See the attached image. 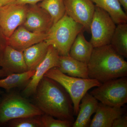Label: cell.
<instances>
[{
	"label": "cell",
	"mask_w": 127,
	"mask_h": 127,
	"mask_svg": "<svg viewBox=\"0 0 127 127\" xmlns=\"http://www.w3.org/2000/svg\"><path fill=\"white\" fill-rule=\"evenodd\" d=\"M33 96L34 104L44 114L74 123L75 114L70 97L56 81L43 77Z\"/></svg>",
	"instance_id": "6da1fadb"
},
{
	"label": "cell",
	"mask_w": 127,
	"mask_h": 127,
	"mask_svg": "<svg viewBox=\"0 0 127 127\" xmlns=\"http://www.w3.org/2000/svg\"><path fill=\"white\" fill-rule=\"evenodd\" d=\"M87 66L89 78L101 83L127 76V62L110 44L94 47Z\"/></svg>",
	"instance_id": "7a4b0ae2"
},
{
	"label": "cell",
	"mask_w": 127,
	"mask_h": 127,
	"mask_svg": "<svg viewBox=\"0 0 127 127\" xmlns=\"http://www.w3.org/2000/svg\"><path fill=\"white\" fill-rule=\"evenodd\" d=\"M84 31L83 27L65 14L53 25L47 33L45 41L56 48L61 56L69 55L71 46L79 32Z\"/></svg>",
	"instance_id": "3957f363"
},
{
	"label": "cell",
	"mask_w": 127,
	"mask_h": 127,
	"mask_svg": "<svg viewBox=\"0 0 127 127\" xmlns=\"http://www.w3.org/2000/svg\"><path fill=\"white\" fill-rule=\"evenodd\" d=\"M43 114L34 103L18 92H6L0 102V127L12 119Z\"/></svg>",
	"instance_id": "277c9868"
},
{
	"label": "cell",
	"mask_w": 127,
	"mask_h": 127,
	"mask_svg": "<svg viewBox=\"0 0 127 127\" xmlns=\"http://www.w3.org/2000/svg\"><path fill=\"white\" fill-rule=\"evenodd\" d=\"M44 76L56 81L68 93L72 101L75 116L79 112L81 100L91 89L99 86L102 83L95 79L73 77L61 72L57 67L49 70Z\"/></svg>",
	"instance_id": "5b68a950"
},
{
	"label": "cell",
	"mask_w": 127,
	"mask_h": 127,
	"mask_svg": "<svg viewBox=\"0 0 127 127\" xmlns=\"http://www.w3.org/2000/svg\"><path fill=\"white\" fill-rule=\"evenodd\" d=\"M100 102L121 107L127 102V78L124 77L102 83L90 92Z\"/></svg>",
	"instance_id": "8992f818"
},
{
	"label": "cell",
	"mask_w": 127,
	"mask_h": 127,
	"mask_svg": "<svg viewBox=\"0 0 127 127\" xmlns=\"http://www.w3.org/2000/svg\"><path fill=\"white\" fill-rule=\"evenodd\" d=\"M116 27L108 13L95 5L90 27L92 37L90 42L93 47L109 45Z\"/></svg>",
	"instance_id": "52a82bcc"
},
{
	"label": "cell",
	"mask_w": 127,
	"mask_h": 127,
	"mask_svg": "<svg viewBox=\"0 0 127 127\" xmlns=\"http://www.w3.org/2000/svg\"><path fill=\"white\" fill-rule=\"evenodd\" d=\"M28 6L12 3L0 7V30L6 40L24 23Z\"/></svg>",
	"instance_id": "ba28073f"
},
{
	"label": "cell",
	"mask_w": 127,
	"mask_h": 127,
	"mask_svg": "<svg viewBox=\"0 0 127 127\" xmlns=\"http://www.w3.org/2000/svg\"><path fill=\"white\" fill-rule=\"evenodd\" d=\"M59 53L56 48L52 46H49L45 57L35 69L34 75L24 88L22 95L27 98L33 95L46 73L51 68L59 67Z\"/></svg>",
	"instance_id": "9c48e42d"
},
{
	"label": "cell",
	"mask_w": 127,
	"mask_h": 127,
	"mask_svg": "<svg viewBox=\"0 0 127 127\" xmlns=\"http://www.w3.org/2000/svg\"><path fill=\"white\" fill-rule=\"evenodd\" d=\"M66 14L90 32V27L95 9L91 0H64Z\"/></svg>",
	"instance_id": "30bf717a"
},
{
	"label": "cell",
	"mask_w": 127,
	"mask_h": 127,
	"mask_svg": "<svg viewBox=\"0 0 127 127\" xmlns=\"http://www.w3.org/2000/svg\"><path fill=\"white\" fill-rule=\"evenodd\" d=\"M23 24L30 31L47 33L53 22L50 14L36 4L28 6L26 16Z\"/></svg>",
	"instance_id": "8fae6325"
},
{
	"label": "cell",
	"mask_w": 127,
	"mask_h": 127,
	"mask_svg": "<svg viewBox=\"0 0 127 127\" xmlns=\"http://www.w3.org/2000/svg\"><path fill=\"white\" fill-rule=\"evenodd\" d=\"M47 35V33L30 31L23 26H20L6 40L7 45L23 52L31 46L45 40Z\"/></svg>",
	"instance_id": "7c38bea8"
},
{
	"label": "cell",
	"mask_w": 127,
	"mask_h": 127,
	"mask_svg": "<svg viewBox=\"0 0 127 127\" xmlns=\"http://www.w3.org/2000/svg\"><path fill=\"white\" fill-rule=\"evenodd\" d=\"M1 67L10 74L28 71L24 59L23 52L16 50L8 45L5 48Z\"/></svg>",
	"instance_id": "4fadbf2b"
},
{
	"label": "cell",
	"mask_w": 127,
	"mask_h": 127,
	"mask_svg": "<svg viewBox=\"0 0 127 127\" xmlns=\"http://www.w3.org/2000/svg\"><path fill=\"white\" fill-rule=\"evenodd\" d=\"M90 127H112L114 120L124 114L122 108L111 107L99 103Z\"/></svg>",
	"instance_id": "5bb4252c"
},
{
	"label": "cell",
	"mask_w": 127,
	"mask_h": 127,
	"mask_svg": "<svg viewBox=\"0 0 127 127\" xmlns=\"http://www.w3.org/2000/svg\"><path fill=\"white\" fill-rule=\"evenodd\" d=\"M77 117L73 124V127H89L91 116L97 109L98 100L91 94L87 92L81 100Z\"/></svg>",
	"instance_id": "9a60e30c"
},
{
	"label": "cell",
	"mask_w": 127,
	"mask_h": 127,
	"mask_svg": "<svg viewBox=\"0 0 127 127\" xmlns=\"http://www.w3.org/2000/svg\"><path fill=\"white\" fill-rule=\"evenodd\" d=\"M61 72L73 77L89 78L87 64L76 60L69 55L59 57V66L58 67Z\"/></svg>",
	"instance_id": "2e32d148"
},
{
	"label": "cell",
	"mask_w": 127,
	"mask_h": 127,
	"mask_svg": "<svg viewBox=\"0 0 127 127\" xmlns=\"http://www.w3.org/2000/svg\"><path fill=\"white\" fill-rule=\"evenodd\" d=\"M94 47L85 39L83 32L78 34L71 46L69 55L76 60L87 64Z\"/></svg>",
	"instance_id": "e0dca14e"
},
{
	"label": "cell",
	"mask_w": 127,
	"mask_h": 127,
	"mask_svg": "<svg viewBox=\"0 0 127 127\" xmlns=\"http://www.w3.org/2000/svg\"><path fill=\"white\" fill-rule=\"evenodd\" d=\"M49 45L45 40L31 46L23 51L28 70H35L47 53Z\"/></svg>",
	"instance_id": "ac0fdd59"
},
{
	"label": "cell",
	"mask_w": 127,
	"mask_h": 127,
	"mask_svg": "<svg viewBox=\"0 0 127 127\" xmlns=\"http://www.w3.org/2000/svg\"><path fill=\"white\" fill-rule=\"evenodd\" d=\"M35 72V70H30L24 72L11 73L0 78V88L4 89L6 92H9L15 88L25 87Z\"/></svg>",
	"instance_id": "d6986e66"
},
{
	"label": "cell",
	"mask_w": 127,
	"mask_h": 127,
	"mask_svg": "<svg viewBox=\"0 0 127 127\" xmlns=\"http://www.w3.org/2000/svg\"><path fill=\"white\" fill-rule=\"evenodd\" d=\"M95 5L107 12L117 25L127 23V13L118 0H91Z\"/></svg>",
	"instance_id": "ffe728a7"
},
{
	"label": "cell",
	"mask_w": 127,
	"mask_h": 127,
	"mask_svg": "<svg viewBox=\"0 0 127 127\" xmlns=\"http://www.w3.org/2000/svg\"><path fill=\"white\" fill-rule=\"evenodd\" d=\"M110 45L124 58L127 57V24H118L111 39Z\"/></svg>",
	"instance_id": "44dd1931"
},
{
	"label": "cell",
	"mask_w": 127,
	"mask_h": 127,
	"mask_svg": "<svg viewBox=\"0 0 127 127\" xmlns=\"http://www.w3.org/2000/svg\"><path fill=\"white\" fill-rule=\"evenodd\" d=\"M38 5L50 14L53 25L61 19L66 14L64 0H42Z\"/></svg>",
	"instance_id": "7402d4cb"
},
{
	"label": "cell",
	"mask_w": 127,
	"mask_h": 127,
	"mask_svg": "<svg viewBox=\"0 0 127 127\" xmlns=\"http://www.w3.org/2000/svg\"><path fill=\"white\" fill-rule=\"evenodd\" d=\"M40 116L15 119L7 122L5 126L9 127H42Z\"/></svg>",
	"instance_id": "603a6c76"
},
{
	"label": "cell",
	"mask_w": 127,
	"mask_h": 127,
	"mask_svg": "<svg viewBox=\"0 0 127 127\" xmlns=\"http://www.w3.org/2000/svg\"><path fill=\"white\" fill-rule=\"evenodd\" d=\"M40 117L42 127H71L73 124L70 121L58 119L46 114Z\"/></svg>",
	"instance_id": "cb8c5ba5"
},
{
	"label": "cell",
	"mask_w": 127,
	"mask_h": 127,
	"mask_svg": "<svg viewBox=\"0 0 127 127\" xmlns=\"http://www.w3.org/2000/svg\"><path fill=\"white\" fill-rule=\"evenodd\" d=\"M124 114L114 120L112 127H127V116Z\"/></svg>",
	"instance_id": "d4e9b609"
},
{
	"label": "cell",
	"mask_w": 127,
	"mask_h": 127,
	"mask_svg": "<svg viewBox=\"0 0 127 127\" xmlns=\"http://www.w3.org/2000/svg\"><path fill=\"white\" fill-rule=\"evenodd\" d=\"M42 0H16L14 3L18 4L27 5L36 4Z\"/></svg>",
	"instance_id": "484cf974"
},
{
	"label": "cell",
	"mask_w": 127,
	"mask_h": 127,
	"mask_svg": "<svg viewBox=\"0 0 127 127\" xmlns=\"http://www.w3.org/2000/svg\"><path fill=\"white\" fill-rule=\"evenodd\" d=\"M3 36H4V35L2 34L1 31L0 30V37ZM7 45H4V44H2L1 42V41H0V67H1V61H2L5 48Z\"/></svg>",
	"instance_id": "4316f807"
},
{
	"label": "cell",
	"mask_w": 127,
	"mask_h": 127,
	"mask_svg": "<svg viewBox=\"0 0 127 127\" xmlns=\"http://www.w3.org/2000/svg\"><path fill=\"white\" fill-rule=\"evenodd\" d=\"M16 0H0V5L1 6L9 4L14 3Z\"/></svg>",
	"instance_id": "83f0119b"
},
{
	"label": "cell",
	"mask_w": 127,
	"mask_h": 127,
	"mask_svg": "<svg viewBox=\"0 0 127 127\" xmlns=\"http://www.w3.org/2000/svg\"><path fill=\"white\" fill-rule=\"evenodd\" d=\"M121 5L122 6L125 10V12H127V0H118Z\"/></svg>",
	"instance_id": "f1b7e54d"
},
{
	"label": "cell",
	"mask_w": 127,
	"mask_h": 127,
	"mask_svg": "<svg viewBox=\"0 0 127 127\" xmlns=\"http://www.w3.org/2000/svg\"><path fill=\"white\" fill-rule=\"evenodd\" d=\"M10 74H11L7 72L6 71H5L4 70H3L2 68L0 69V78L5 77Z\"/></svg>",
	"instance_id": "f546056e"
},
{
	"label": "cell",
	"mask_w": 127,
	"mask_h": 127,
	"mask_svg": "<svg viewBox=\"0 0 127 127\" xmlns=\"http://www.w3.org/2000/svg\"><path fill=\"white\" fill-rule=\"evenodd\" d=\"M4 93V92L2 91V90L1 89V88H0V102L1 101L2 95H3Z\"/></svg>",
	"instance_id": "4dcf8cb0"
},
{
	"label": "cell",
	"mask_w": 127,
	"mask_h": 127,
	"mask_svg": "<svg viewBox=\"0 0 127 127\" xmlns=\"http://www.w3.org/2000/svg\"><path fill=\"white\" fill-rule=\"evenodd\" d=\"M1 6L0 5V7H1Z\"/></svg>",
	"instance_id": "1f68e13d"
}]
</instances>
